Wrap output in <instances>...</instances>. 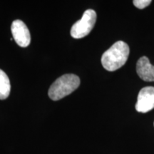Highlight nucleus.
<instances>
[{"label":"nucleus","mask_w":154,"mask_h":154,"mask_svg":"<svg viewBox=\"0 0 154 154\" xmlns=\"http://www.w3.org/2000/svg\"><path fill=\"white\" fill-rule=\"evenodd\" d=\"M129 53L128 44L122 41L116 42L102 55V66L109 72H114L126 63Z\"/></svg>","instance_id":"f257e3e1"},{"label":"nucleus","mask_w":154,"mask_h":154,"mask_svg":"<svg viewBox=\"0 0 154 154\" xmlns=\"http://www.w3.org/2000/svg\"><path fill=\"white\" fill-rule=\"evenodd\" d=\"M11 31L13 38L19 47H26L29 45L31 42L29 30L22 20H14L11 24Z\"/></svg>","instance_id":"20e7f679"},{"label":"nucleus","mask_w":154,"mask_h":154,"mask_svg":"<svg viewBox=\"0 0 154 154\" xmlns=\"http://www.w3.org/2000/svg\"><path fill=\"white\" fill-rule=\"evenodd\" d=\"M80 85L79 77L75 74H64L58 78L49 89V96L53 101L60 100L69 95Z\"/></svg>","instance_id":"f03ea898"},{"label":"nucleus","mask_w":154,"mask_h":154,"mask_svg":"<svg viewBox=\"0 0 154 154\" xmlns=\"http://www.w3.org/2000/svg\"><path fill=\"white\" fill-rule=\"evenodd\" d=\"M136 72L145 82H154V66L146 57H142L136 63Z\"/></svg>","instance_id":"423d86ee"},{"label":"nucleus","mask_w":154,"mask_h":154,"mask_svg":"<svg viewBox=\"0 0 154 154\" xmlns=\"http://www.w3.org/2000/svg\"><path fill=\"white\" fill-rule=\"evenodd\" d=\"M153 109H154V87H144L138 95L136 110L140 113H147Z\"/></svg>","instance_id":"39448f33"},{"label":"nucleus","mask_w":154,"mask_h":154,"mask_svg":"<svg viewBox=\"0 0 154 154\" xmlns=\"http://www.w3.org/2000/svg\"><path fill=\"white\" fill-rule=\"evenodd\" d=\"M96 21V13L93 9H87L84 13L82 19L73 25L71 35L74 38L85 37L93 29Z\"/></svg>","instance_id":"7ed1b4c3"},{"label":"nucleus","mask_w":154,"mask_h":154,"mask_svg":"<svg viewBox=\"0 0 154 154\" xmlns=\"http://www.w3.org/2000/svg\"><path fill=\"white\" fill-rule=\"evenodd\" d=\"M133 2H134L135 7L140 9H142L148 7L151 3V0H134Z\"/></svg>","instance_id":"6e6552de"},{"label":"nucleus","mask_w":154,"mask_h":154,"mask_svg":"<svg viewBox=\"0 0 154 154\" xmlns=\"http://www.w3.org/2000/svg\"><path fill=\"white\" fill-rule=\"evenodd\" d=\"M11 85L9 77L5 72L0 69V99H6L9 96Z\"/></svg>","instance_id":"0eeeda50"}]
</instances>
